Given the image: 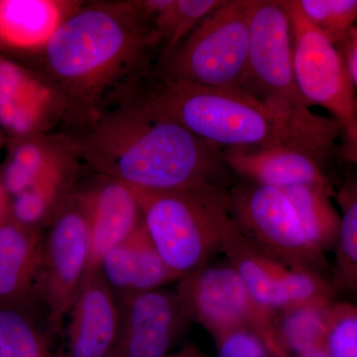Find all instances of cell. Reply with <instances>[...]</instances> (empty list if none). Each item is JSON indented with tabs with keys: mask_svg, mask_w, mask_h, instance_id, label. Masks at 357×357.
I'll list each match as a JSON object with an SVG mask.
<instances>
[{
	"mask_svg": "<svg viewBox=\"0 0 357 357\" xmlns=\"http://www.w3.org/2000/svg\"><path fill=\"white\" fill-rule=\"evenodd\" d=\"M159 50L156 33L134 1L79 4L40 49L38 75L77 132L133 95Z\"/></svg>",
	"mask_w": 357,
	"mask_h": 357,
	"instance_id": "cell-1",
	"label": "cell"
},
{
	"mask_svg": "<svg viewBox=\"0 0 357 357\" xmlns=\"http://www.w3.org/2000/svg\"><path fill=\"white\" fill-rule=\"evenodd\" d=\"M67 135L81 163L136 190L225 188L234 175L222 150L159 114L138 91Z\"/></svg>",
	"mask_w": 357,
	"mask_h": 357,
	"instance_id": "cell-2",
	"label": "cell"
},
{
	"mask_svg": "<svg viewBox=\"0 0 357 357\" xmlns=\"http://www.w3.org/2000/svg\"><path fill=\"white\" fill-rule=\"evenodd\" d=\"M137 91L159 114L222 151L266 146L291 137L283 122L243 89L160 79L150 73Z\"/></svg>",
	"mask_w": 357,
	"mask_h": 357,
	"instance_id": "cell-3",
	"label": "cell"
},
{
	"mask_svg": "<svg viewBox=\"0 0 357 357\" xmlns=\"http://www.w3.org/2000/svg\"><path fill=\"white\" fill-rule=\"evenodd\" d=\"M243 89L287 128L291 136L337 142V121L314 114L294 76L290 18L282 0H249L248 67Z\"/></svg>",
	"mask_w": 357,
	"mask_h": 357,
	"instance_id": "cell-4",
	"label": "cell"
},
{
	"mask_svg": "<svg viewBox=\"0 0 357 357\" xmlns=\"http://www.w3.org/2000/svg\"><path fill=\"white\" fill-rule=\"evenodd\" d=\"M133 190L148 231L174 271L184 277L208 264L220 251L223 236L234 223L227 188L201 185L168 191Z\"/></svg>",
	"mask_w": 357,
	"mask_h": 357,
	"instance_id": "cell-5",
	"label": "cell"
},
{
	"mask_svg": "<svg viewBox=\"0 0 357 357\" xmlns=\"http://www.w3.org/2000/svg\"><path fill=\"white\" fill-rule=\"evenodd\" d=\"M248 55L249 0H225L154 65L151 74L213 88L243 89Z\"/></svg>",
	"mask_w": 357,
	"mask_h": 357,
	"instance_id": "cell-6",
	"label": "cell"
},
{
	"mask_svg": "<svg viewBox=\"0 0 357 357\" xmlns=\"http://www.w3.org/2000/svg\"><path fill=\"white\" fill-rule=\"evenodd\" d=\"M178 282L176 294L185 318L203 326L215 342L236 331H248L272 356L291 357L279 337L277 312L251 295L229 262L208 263Z\"/></svg>",
	"mask_w": 357,
	"mask_h": 357,
	"instance_id": "cell-7",
	"label": "cell"
},
{
	"mask_svg": "<svg viewBox=\"0 0 357 357\" xmlns=\"http://www.w3.org/2000/svg\"><path fill=\"white\" fill-rule=\"evenodd\" d=\"M229 204L237 229L256 248L289 266L326 277L325 255L310 243L282 190L241 181L229 190Z\"/></svg>",
	"mask_w": 357,
	"mask_h": 357,
	"instance_id": "cell-8",
	"label": "cell"
},
{
	"mask_svg": "<svg viewBox=\"0 0 357 357\" xmlns=\"http://www.w3.org/2000/svg\"><path fill=\"white\" fill-rule=\"evenodd\" d=\"M88 220L77 188L50 225L44 241L38 288L47 307V325L53 337L79 297L88 276Z\"/></svg>",
	"mask_w": 357,
	"mask_h": 357,
	"instance_id": "cell-9",
	"label": "cell"
},
{
	"mask_svg": "<svg viewBox=\"0 0 357 357\" xmlns=\"http://www.w3.org/2000/svg\"><path fill=\"white\" fill-rule=\"evenodd\" d=\"M282 3L290 18L294 76L303 100L328 110L344 128L357 116V102L342 53L310 22L297 0Z\"/></svg>",
	"mask_w": 357,
	"mask_h": 357,
	"instance_id": "cell-10",
	"label": "cell"
},
{
	"mask_svg": "<svg viewBox=\"0 0 357 357\" xmlns=\"http://www.w3.org/2000/svg\"><path fill=\"white\" fill-rule=\"evenodd\" d=\"M220 252L251 295L262 306L277 312L335 298L332 284L321 275L303 271L266 255L241 234L234 222L225 232Z\"/></svg>",
	"mask_w": 357,
	"mask_h": 357,
	"instance_id": "cell-11",
	"label": "cell"
},
{
	"mask_svg": "<svg viewBox=\"0 0 357 357\" xmlns=\"http://www.w3.org/2000/svg\"><path fill=\"white\" fill-rule=\"evenodd\" d=\"M117 323L107 357H166L187 323L176 292L116 297Z\"/></svg>",
	"mask_w": 357,
	"mask_h": 357,
	"instance_id": "cell-12",
	"label": "cell"
},
{
	"mask_svg": "<svg viewBox=\"0 0 357 357\" xmlns=\"http://www.w3.org/2000/svg\"><path fill=\"white\" fill-rule=\"evenodd\" d=\"M332 154L319 145L296 138L263 147L222 151L225 164L234 175L280 190L306 184L330 187L325 164Z\"/></svg>",
	"mask_w": 357,
	"mask_h": 357,
	"instance_id": "cell-13",
	"label": "cell"
},
{
	"mask_svg": "<svg viewBox=\"0 0 357 357\" xmlns=\"http://www.w3.org/2000/svg\"><path fill=\"white\" fill-rule=\"evenodd\" d=\"M64 112L55 91L38 74L0 58V128L13 140L46 134Z\"/></svg>",
	"mask_w": 357,
	"mask_h": 357,
	"instance_id": "cell-14",
	"label": "cell"
},
{
	"mask_svg": "<svg viewBox=\"0 0 357 357\" xmlns=\"http://www.w3.org/2000/svg\"><path fill=\"white\" fill-rule=\"evenodd\" d=\"M77 192L88 220L89 275L100 269L110 249L139 227L143 213L132 188L116 178L96 174L95 181Z\"/></svg>",
	"mask_w": 357,
	"mask_h": 357,
	"instance_id": "cell-15",
	"label": "cell"
},
{
	"mask_svg": "<svg viewBox=\"0 0 357 357\" xmlns=\"http://www.w3.org/2000/svg\"><path fill=\"white\" fill-rule=\"evenodd\" d=\"M116 296L100 269L89 274L70 310L62 344L52 357H107L117 323Z\"/></svg>",
	"mask_w": 357,
	"mask_h": 357,
	"instance_id": "cell-16",
	"label": "cell"
},
{
	"mask_svg": "<svg viewBox=\"0 0 357 357\" xmlns=\"http://www.w3.org/2000/svg\"><path fill=\"white\" fill-rule=\"evenodd\" d=\"M100 271L116 297L159 290L182 278L160 255L144 220L103 256Z\"/></svg>",
	"mask_w": 357,
	"mask_h": 357,
	"instance_id": "cell-17",
	"label": "cell"
},
{
	"mask_svg": "<svg viewBox=\"0 0 357 357\" xmlns=\"http://www.w3.org/2000/svg\"><path fill=\"white\" fill-rule=\"evenodd\" d=\"M44 241L38 229L11 217L0 225V303H15L38 287Z\"/></svg>",
	"mask_w": 357,
	"mask_h": 357,
	"instance_id": "cell-18",
	"label": "cell"
},
{
	"mask_svg": "<svg viewBox=\"0 0 357 357\" xmlns=\"http://www.w3.org/2000/svg\"><path fill=\"white\" fill-rule=\"evenodd\" d=\"M79 6L77 2L54 0L0 1V43L11 48L40 50Z\"/></svg>",
	"mask_w": 357,
	"mask_h": 357,
	"instance_id": "cell-19",
	"label": "cell"
},
{
	"mask_svg": "<svg viewBox=\"0 0 357 357\" xmlns=\"http://www.w3.org/2000/svg\"><path fill=\"white\" fill-rule=\"evenodd\" d=\"M74 154L67 134H42L13 140L3 171L2 187L14 198Z\"/></svg>",
	"mask_w": 357,
	"mask_h": 357,
	"instance_id": "cell-20",
	"label": "cell"
},
{
	"mask_svg": "<svg viewBox=\"0 0 357 357\" xmlns=\"http://www.w3.org/2000/svg\"><path fill=\"white\" fill-rule=\"evenodd\" d=\"M81 162L76 154L64 160L25 192L14 197L11 215L30 227L51 225L70 195L77 189Z\"/></svg>",
	"mask_w": 357,
	"mask_h": 357,
	"instance_id": "cell-21",
	"label": "cell"
},
{
	"mask_svg": "<svg viewBox=\"0 0 357 357\" xmlns=\"http://www.w3.org/2000/svg\"><path fill=\"white\" fill-rule=\"evenodd\" d=\"M225 0H142L134 1L159 40L156 63L184 41L199 23Z\"/></svg>",
	"mask_w": 357,
	"mask_h": 357,
	"instance_id": "cell-22",
	"label": "cell"
},
{
	"mask_svg": "<svg viewBox=\"0 0 357 357\" xmlns=\"http://www.w3.org/2000/svg\"><path fill=\"white\" fill-rule=\"evenodd\" d=\"M292 204L310 243L326 255L335 250L340 229V215L331 199L328 185L306 184L282 190Z\"/></svg>",
	"mask_w": 357,
	"mask_h": 357,
	"instance_id": "cell-23",
	"label": "cell"
},
{
	"mask_svg": "<svg viewBox=\"0 0 357 357\" xmlns=\"http://www.w3.org/2000/svg\"><path fill=\"white\" fill-rule=\"evenodd\" d=\"M337 197L342 213L332 285L335 293L357 294V178L347 181Z\"/></svg>",
	"mask_w": 357,
	"mask_h": 357,
	"instance_id": "cell-24",
	"label": "cell"
},
{
	"mask_svg": "<svg viewBox=\"0 0 357 357\" xmlns=\"http://www.w3.org/2000/svg\"><path fill=\"white\" fill-rule=\"evenodd\" d=\"M333 302L300 305L277 314L279 337L291 357L326 342L328 307Z\"/></svg>",
	"mask_w": 357,
	"mask_h": 357,
	"instance_id": "cell-25",
	"label": "cell"
},
{
	"mask_svg": "<svg viewBox=\"0 0 357 357\" xmlns=\"http://www.w3.org/2000/svg\"><path fill=\"white\" fill-rule=\"evenodd\" d=\"M48 340L15 307L0 306V357H52Z\"/></svg>",
	"mask_w": 357,
	"mask_h": 357,
	"instance_id": "cell-26",
	"label": "cell"
},
{
	"mask_svg": "<svg viewBox=\"0 0 357 357\" xmlns=\"http://www.w3.org/2000/svg\"><path fill=\"white\" fill-rule=\"evenodd\" d=\"M310 22L338 45L357 24V0H297Z\"/></svg>",
	"mask_w": 357,
	"mask_h": 357,
	"instance_id": "cell-27",
	"label": "cell"
},
{
	"mask_svg": "<svg viewBox=\"0 0 357 357\" xmlns=\"http://www.w3.org/2000/svg\"><path fill=\"white\" fill-rule=\"evenodd\" d=\"M326 342L331 357H357V304L335 299L330 305Z\"/></svg>",
	"mask_w": 357,
	"mask_h": 357,
	"instance_id": "cell-28",
	"label": "cell"
},
{
	"mask_svg": "<svg viewBox=\"0 0 357 357\" xmlns=\"http://www.w3.org/2000/svg\"><path fill=\"white\" fill-rule=\"evenodd\" d=\"M217 357H273L255 333L236 331L215 340Z\"/></svg>",
	"mask_w": 357,
	"mask_h": 357,
	"instance_id": "cell-29",
	"label": "cell"
},
{
	"mask_svg": "<svg viewBox=\"0 0 357 357\" xmlns=\"http://www.w3.org/2000/svg\"><path fill=\"white\" fill-rule=\"evenodd\" d=\"M337 46L344 57L349 70L352 86L356 91L357 102V24L351 28V31L347 33L344 39Z\"/></svg>",
	"mask_w": 357,
	"mask_h": 357,
	"instance_id": "cell-30",
	"label": "cell"
},
{
	"mask_svg": "<svg viewBox=\"0 0 357 357\" xmlns=\"http://www.w3.org/2000/svg\"><path fill=\"white\" fill-rule=\"evenodd\" d=\"M344 139V146L342 149V156L357 166V140L345 139V138Z\"/></svg>",
	"mask_w": 357,
	"mask_h": 357,
	"instance_id": "cell-31",
	"label": "cell"
},
{
	"mask_svg": "<svg viewBox=\"0 0 357 357\" xmlns=\"http://www.w3.org/2000/svg\"><path fill=\"white\" fill-rule=\"evenodd\" d=\"M295 357H331L330 351H328V342L312 347L309 351L303 352V354Z\"/></svg>",
	"mask_w": 357,
	"mask_h": 357,
	"instance_id": "cell-32",
	"label": "cell"
},
{
	"mask_svg": "<svg viewBox=\"0 0 357 357\" xmlns=\"http://www.w3.org/2000/svg\"><path fill=\"white\" fill-rule=\"evenodd\" d=\"M7 194L3 187L0 185V225L8 218V204L6 201Z\"/></svg>",
	"mask_w": 357,
	"mask_h": 357,
	"instance_id": "cell-33",
	"label": "cell"
},
{
	"mask_svg": "<svg viewBox=\"0 0 357 357\" xmlns=\"http://www.w3.org/2000/svg\"><path fill=\"white\" fill-rule=\"evenodd\" d=\"M344 138L357 140V116L344 128Z\"/></svg>",
	"mask_w": 357,
	"mask_h": 357,
	"instance_id": "cell-34",
	"label": "cell"
},
{
	"mask_svg": "<svg viewBox=\"0 0 357 357\" xmlns=\"http://www.w3.org/2000/svg\"><path fill=\"white\" fill-rule=\"evenodd\" d=\"M182 354L183 357H204L203 354L195 345L185 347L184 349H182Z\"/></svg>",
	"mask_w": 357,
	"mask_h": 357,
	"instance_id": "cell-35",
	"label": "cell"
},
{
	"mask_svg": "<svg viewBox=\"0 0 357 357\" xmlns=\"http://www.w3.org/2000/svg\"><path fill=\"white\" fill-rule=\"evenodd\" d=\"M166 357H183L182 351L176 352V354H169V356Z\"/></svg>",
	"mask_w": 357,
	"mask_h": 357,
	"instance_id": "cell-36",
	"label": "cell"
},
{
	"mask_svg": "<svg viewBox=\"0 0 357 357\" xmlns=\"http://www.w3.org/2000/svg\"><path fill=\"white\" fill-rule=\"evenodd\" d=\"M0 142H1V134H0Z\"/></svg>",
	"mask_w": 357,
	"mask_h": 357,
	"instance_id": "cell-37",
	"label": "cell"
}]
</instances>
